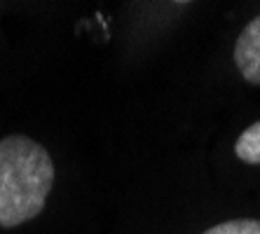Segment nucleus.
Segmentation results:
<instances>
[{
	"mask_svg": "<svg viewBox=\"0 0 260 234\" xmlns=\"http://www.w3.org/2000/svg\"><path fill=\"white\" fill-rule=\"evenodd\" d=\"M56 169L43 145L24 136L0 138V227H19L45 209Z\"/></svg>",
	"mask_w": 260,
	"mask_h": 234,
	"instance_id": "f257e3e1",
	"label": "nucleus"
},
{
	"mask_svg": "<svg viewBox=\"0 0 260 234\" xmlns=\"http://www.w3.org/2000/svg\"><path fill=\"white\" fill-rule=\"evenodd\" d=\"M202 234H260V220H255V218H235V220L213 225V227L204 229Z\"/></svg>",
	"mask_w": 260,
	"mask_h": 234,
	"instance_id": "20e7f679",
	"label": "nucleus"
},
{
	"mask_svg": "<svg viewBox=\"0 0 260 234\" xmlns=\"http://www.w3.org/2000/svg\"><path fill=\"white\" fill-rule=\"evenodd\" d=\"M235 66L248 84L260 87V14L251 19L237 38Z\"/></svg>",
	"mask_w": 260,
	"mask_h": 234,
	"instance_id": "f03ea898",
	"label": "nucleus"
},
{
	"mask_svg": "<svg viewBox=\"0 0 260 234\" xmlns=\"http://www.w3.org/2000/svg\"><path fill=\"white\" fill-rule=\"evenodd\" d=\"M235 155L244 164H260V120L244 129L235 143Z\"/></svg>",
	"mask_w": 260,
	"mask_h": 234,
	"instance_id": "7ed1b4c3",
	"label": "nucleus"
}]
</instances>
